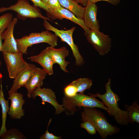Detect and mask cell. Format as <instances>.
Wrapping results in <instances>:
<instances>
[{
  "instance_id": "cell-5",
  "label": "cell",
  "mask_w": 139,
  "mask_h": 139,
  "mask_svg": "<svg viewBox=\"0 0 139 139\" xmlns=\"http://www.w3.org/2000/svg\"><path fill=\"white\" fill-rule=\"evenodd\" d=\"M43 25L46 30L53 32L60 38L62 41L66 42L70 47L75 59V65L78 66L82 65L84 62V59L79 51L78 46L74 43L73 38L75 27H73L66 30H59L53 26L47 20H44Z\"/></svg>"
},
{
  "instance_id": "cell-26",
  "label": "cell",
  "mask_w": 139,
  "mask_h": 139,
  "mask_svg": "<svg viewBox=\"0 0 139 139\" xmlns=\"http://www.w3.org/2000/svg\"><path fill=\"white\" fill-rule=\"evenodd\" d=\"M32 2L33 5L43 9L47 12V13H49L51 10L50 7L47 4L41 0H30Z\"/></svg>"
},
{
  "instance_id": "cell-31",
  "label": "cell",
  "mask_w": 139,
  "mask_h": 139,
  "mask_svg": "<svg viewBox=\"0 0 139 139\" xmlns=\"http://www.w3.org/2000/svg\"><path fill=\"white\" fill-rule=\"evenodd\" d=\"M78 3L80 4L83 6H85L87 3L88 1L87 0H74Z\"/></svg>"
},
{
  "instance_id": "cell-27",
  "label": "cell",
  "mask_w": 139,
  "mask_h": 139,
  "mask_svg": "<svg viewBox=\"0 0 139 139\" xmlns=\"http://www.w3.org/2000/svg\"><path fill=\"white\" fill-rule=\"evenodd\" d=\"M51 121V118L48 122L47 128L44 134H42L39 138L40 139H61L62 137L60 136H57L49 132L48 131V127Z\"/></svg>"
},
{
  "instance_id": "cell-18",
  "label": "cell",
  "mask_w": 139,
  "mask_h": 139,
  "mask_svg": "<svg viewBox=\"0 0 139 139\" xmlns=\"http://www.w3.org/2000/svg\"><path fill=\"white\" fill-rule=\"evenodd\" d=\"M61 6L73 13L77 17L83 18L85 7L74 0H58Z\"/></svg>"
},
{
  "instance_id": "cell-21",
  "label": "cell",
  "mask_w": 139,
  "mask_h": 139,
  "mask_svg": "<svg viewBox=\"0 0 139 139\" xmlns=\"http://www.w3.org/2000/svg\"><path fill=\"white\" fill-rule=\"evenodd\" d=\"M70 84L76 88L77 93L84 94L87 89H89L92 85V81L88 78H80L72 81Z\"/></svg>"
},
{
  "instance_id": "cell-4",
  "label": "cell",
  "mask_w": 139,
  "mask_h": 139,
  "mask_svg": "<svg viewBox=\"0 0 139 139\" xmlns=\"http://www.w3.org/2000/svg\"><path fill=\"white\" fill-rule=\"evenodd\" d=\"M57 37L55 34L46 30L41 32H32L28 36L16 40L19 51L27 54L28 48L34 44L46 43L55 47L57 45Z\"/></svg>"
},
{
  "instance_id": "cell-7",
  "label": "cell",
  "mask_w": 139,
  "mask_h": 139,
  "mask_svg": "<svg viewBox=\"0 0 139 139\" xmlns=\"http://www.w3.org/2000/svg\"><path fill=\"white\" fill-rule=\"evenodd\" d=\"M9 77L14 79L18 74L29 66V63L23 59L22 53H3Z\"/></svg>"
},
{
  "instance_id": "cell-28",
  "label": "cell",
  "mask_w": 139,
  "mask_h": 139,
  "mask_svg": "<svg viewBox=\"0 0 139 139\" xmlns=\"http://www.w3.org/2000/svg\"><path fill=\"white\" fill-rule=\"evenodd\" d=\"M90 2L95 4L96 2L101 1H104L107 2L112 4L116 5L119 4L120 2V0H87Z\"/></svg>"
},
{
  "instance_id": "cell-24",
  "label": "cell",
  "mask_w": 139,
  "mask_h": 139,
  "mask_svg": "<svg viewBox=\"0 0 139 139\" xmlns=\"http://www.w3.org/2000/svg\"><path fill=\"white\" fill-rule=\"evenodd\" d=\"M64 96L68 97L75 96L77 93L76 88L74 85L69 84L66 86L64 90Z\"/></svg>"
},
{
  "instance_id": "cell-23",
  "label": "cell",
  "mask_w": 139,
  "mask_h": 139,
  "mask_svg": "<svg viewBox=\"0 0 139 139\" xmlns=\"http://www.w3.org/2000/svg\"><path fill=\"white\" fill-rule=\"evenodd\" d=\"M10 13L4 14L0 16V30H5L12 21L13 18Z\"/></svg>"
},
{
  "instance_id": "cell-8",
  "label": "cell",
  "mask_w": 139,
  "mask_h": 139,
  "mask_svg": "<svg viewBox=\"0 0 139 139\" xmlns=\"http://www.w3.org/2000/svg\"><path fill=\"white\" fill-rule=\"evenodd\" d=\"M85 35L88 42L100 55H104L110 51L111 40L108 35L97 30H90Z\"/></svg>"
},
{
  "instance_id": "cell-11",
  "label": "cell",
  "mask_w": 139,
  "mask_h": 139,
  "mask_svg": "<svg viewBox=\"0 0 139 139\" xmlns=\"http://www.w3.org/2000/svg\"><path fill=\"white\" fill-rule=\"evenodd\" d=\"M18 21V19L17 18H13L10 24L2 34V39L4 40L1 51L2 53H14L19 51L16 39L13 35L14 27Z\"/></svg>"
},
{
  "instance_id": "cell-16",
  "label": "cell",
  "mask_w": 139,
  "mask_h": 139,
  "mask_svg": "<svg viewBox=\"0 0 139 139\" xmlns=\"http://www.w3.org/2000/svg\"><path fill=\"white\" fill-rule=\"evenodd\" d=\"M36 67L35 65L29 63L28 67L20 72L14 79L13 84L8 91V93L17 92L19 89L21 87H24L35 72Z\"/></svg>"
},
{
  "instance_id": "cell-14",
  "label": "cell",
  "mask_w": 139,
  "mask_h": 139,
  "mask_svg": "<svg viewBox=\"0 0 139 139\" xmlns=\"http://www.w3.org/2000/svg\"><path fill=\"white\" fill-rule=\"evenodd\" d=\"M54 64H58L61 69L65 73L69 72L66 67L70 63L65 60L69 55V51L64 47L59 48L50 46L46 48Z\"/></svg>"
},
{
  "instance_id": "cell-12",
  "label": "cell",
  "mask_w": 139,
  "mask_h": 139,
  "mask_svg": "<svg viewBox=\"0 0 139 139\" xmlns=\"http://www.w3.org/2000/svg\"><path fill=\"white\" fill-rule=\"evenodd\" d=\"M8 94V99L11 101L9 115L13 119H20L24 115L25 111L22 108L25 102L23 98V94L17 92Z\"/></svg>"
},
{
  "instance_id": "cell-9",
  "label": "cell",
  "mask_w": 139,
  "mask_h": 139,
  "mask_svg": "<svg viewBox=\"0 0 139 139\" xmlns=\"http://www.w3.org/2000/svg\"><path fill=\"white\" fill-rule=\"evenodd\" d=\"M39 96L41 99V103L45 105V102L50 103L54 108L55 114L58 115L65 111L63 105L58 104L56 99L55 92L51 89L47 88H41L39 87L36 88L33 92L31 97L35 99L37 96Z\"/></svg>"
},
{
  "instance_id": "cell-3",
  "label": "cell",
  "mask_w": 139,
  "mask_h": 139,
  "mask_svg": "<svg viewBox=\"0 0 139 139\" xmlns=\"http://www.w3.org/2000/svg\"><path fill=\"white\" fill-rule=\"evenodd\" d=\"M63 105L65 109L68 111V115H73L78 110L76 107L99 108L106 110L110 115L113 116L112 112L106 107L102 101L93 96L85 95L84 94L77 93L75 96L68 97L65 96L62 99Z\"/></svg>"
},
{
  "instance_id": "cell-15",
  "label": "cell",
  "mask_w": 139,
  "mask_h": 139,
  "mask_svg": "<svg viewBox=\"0 0 139 139\" xmlns=\"http://www.w3.org/2000/svg\"><path fill=\"white\" fill-rule=\"evenodd\" d=\"M43 69L37 67L36 71L24 85L27 90V96L31 97L33 91L37 88L42 86L43 80L47 75Z\"/></svg>"
},
{
  "instance_id": "cell-17",
  "label": "cell",
  "mask_w": 139,
  "mask_h": 139,
  "mask_svg": "<svg viewBox=\"0 0 139 139\" xmlns=\"http://www.w3.org/2000/svg\"><path fill=\"white\" fill-rule=\"evenodd\" d=\"M29 58L32 62L40 64L47 74L50 75L53 74V66L54 63L46 48L38 55L31 56Z\"/></svg>"
},
{
  "instance_id": "cell-20",
  "label": "cell",
  "mask_w": 139,
  "mask_h": 139,
  "mask_svg": "<svg viewBox=\"0 0 139 139\" xmlns=\"http://www.w3.org/2000/svg\"><path fill=\"white\" fill-rule=\"evenodd\" d=\"M137 102L138 101L135 100L131 106L124 105L127 113L129 123L132 124L139 123V107Z\"/></svg>"
},
{
  "instance_id": "cell-1",
  "label": "cell",
  "mask_w": 139,
  "mask_h": 139,
  "mask_svg": "<svg viewBox=\"0 0 139 139\" xmlns=\"http://www.w3.org/2000/svg\"><path fill=\"white\" fill-rule=\"evenodd\" d=\"M81 116L83 121H88L93 125L102 139L120 131L119 128L109 123L103 113L95 108H83Z\"/></svg>"
},
{
  "instance_id": "cell-29",
  "label": "cell",
  "mask_w": 139,
  "mask_h": 139,
  "mask_svg": "<svg viewBox=\"0 0 139 139\" xmlns=\"http://www.w3.org/2000/svg\"><path fill=\"white\" fill-rule=\"evenodd\" d=\"M47 4L51 8L62 7L58 0H49Z\"/></svg>"
},
{
  "instance_id": "cell-22",
  "label": "cell",
  "mask_w": 139,
  "mask_h": 139,
  "mask_svg": "<svg viewBox=\"0 0 139 139\" xmlns=\"http://www.w3.org/2000/svg\"><path fill=\"white\" fill-rule=\"evenodd\" d=\"M3 139H25L26 137L18 129L15 128L10 129L1 137Z\"/></svg>"
},
{
  "instance_id": "cell-32",
  "label": "cell",
  "mask_w": 139,
  "mask_h": 139,
  "mask_svg": "<svg viewBox=\"0 0 139 139\" xmlns=\"http://www.w3.org/2000/svg\"><path fill=\"white\" fill-rule=\"evenodd\" d=\"M42 1H43V2L47 3L48 2L49 0H41Z\"/></svg>"
},
{
  "instance_id": "cell-19",
  "label": "cell",
  "mask_w": 139,
  "mask_h": 139,
  "mask_svg": "<svg viewBox=\"0 0 139 139\" xmlns=\"http://www.w3.org/2000/svg\"><path fill=\"white\" fill-rule=\"evenodd\" d=\"M0 88V104L2 109V124L0 130V137L3 135L7 132L6 122L7 115L8 112L9 107L8 100H6L4 98L3 91L1 81Z\"/></svg>"
},
{
  "instance_id": "cell-25",
  "label": "cell",
  "mask_w": 139,
  "mask_h": 139,
  "mask_svg": "<svg viewBox=\"0 0 139 139\" xmlns=\"http://www.w3.org/2000/svg\"><path fill=\"white\" fill-rule=\"evenodd\" d=\"M80 127L85 129L90 134L93 135L96 134V130L93 125L90 122L88 121H85L82 123Z\"/></svg>"
},
{
  "instance_id": "cell-13",
  "label": "cell",
  "mask_w": 139,
  "mask_h": 139,
  "mask_svg": "<svg viewBox=\"0 0 139 139\" xmlns=\"http://www.w3.org/2000/svg\"><path fill=\"white\" fill-rule=\"evenodd\" d=\"M85 7L83 19L85 26L90 30H99L100 25L97 18V6L95 4L88 1Z\"/></svg>"
},
{
  "instance_id": "cell-30",
  "label": "cell",
  "mask_w": 139,
  "mask_h": 139,
  "mask_svg": "<svg viewBox=\"0 0 139 139\" xmlns=\"http://www.w3.org/2000/svg\"><path fill=\"white\" fill-rule=\"evenodd\" d=\"M5 30L4 29H1L0 30V51H1L2 47V38L1 35L2 33L5 31ZM1 62L0 60V68L1 66ZM0 74H1V73L0 72Z\"/></svg>"
},
{
  "instance_id": "cell-10",
  "label": "cell",
  "mask_w": 139,
  "mask_h": 139,
  "mask_svg": "<svg viewBox=\"0 0 139 139\" xmlns=\"http://www.w3.org/2000/svg\"><path fill=\"white\" fill-rule=\"evenodd\" d=\"M51 9V11L47 13V15L48 18L51 20H62L65 19L70 20L81 26L84 31L85 34L90 30L85 26L83 19L77 17L68 10L62 7Z\"/></svg>"
},
{
  "instance_id": "cell-6",
  "label": "cell",
  "mask_w": 139,
  "mask_h": 139,
  "mask_svg": "<svg viewBox=\"0 0 139 139\" xmlns=\"http://www.w3.org/2000/svg\"><path fill=\"white\" fill-rule=\"evenodd\" d=\"M8 10L16 12L18 18L23 20L39 18L52 21L49 18L43 16L38 7L31 5L27 0H18L16 3L9 7H1L0 13Z\"/></svg>"
},
{
  "instance_id": "cell-2",
  "label": "cell",
  "mask_w": 139,
  "mask_h": 139,
  "mask_svg": "<svg viewBox=\"0 0 139 139\" xmlns=\"http://www.w3.org/2000/svg\"><path fill=\"white\" fill-rule=\"evenodd\" d=\"M111 79L109 78L105 85L106 92L103 94L99 92L95 94L89 93L90 95L100 98L104 105L113 112V116L117 123L123 126H127L129 123L126 111L119 107L118 102L120 100L118 95L114 92L111 87Z\"/></svg>"
}]
</instances>
